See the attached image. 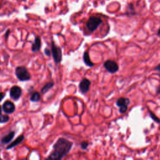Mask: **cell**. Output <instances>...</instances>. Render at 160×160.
Listing matches in <instances>:
<instances>
[{
	"instance_id": "obj_18",
	"label": "cell",
	"mask_w": 160,
	"mask_h": 160,
	"mask_svg": "<svg viewBox=\"0 0 160 160\" xmlns=\"http://www.w3.org/2000/svg\"><path fill=\"white\" fill-rule=\"evenodd\" d=\"M9 120V116L7 115L0 114V122H6Z\"/></svg>"
},
{
	"instance_id": "obj_22",
	"label": "cell",
	"mask_w": 160,
	"mask_h": 160,
	"mask_svg": "<svg viewBox=\"0 0 160 160\" xmlns=\"http://www.w3.org/2000/svg\"><path fill=\"white\" fill-rule=\"evenodd\" d=\"M5 96V94L4 92H0V101H2V99L4 98Z\"/></svg>"
},
{
	"instance_id": "obj_20",
	"label": "cell",
	"mask_w": 160,
	"mask_h": 160,
	"mask_svg": "<svg viewBox=\"0 0 160 160\" xmlns=\"http://www.w3.org/2000/svg\"><path fill=\"white\" fill-rule=\"evenodd\" d=\"M154 71H158V72H159L158 75H159V76L160 77V64H159L158 65H157V66L154 68Z\"/></svg>"
},
{
	"instance_id": "obj_23",
	"label": "cell",
	"mask_w": 160,
	"mask_h": 160,
	"mask_svg": "<svg viewBox=\"0 0 160 160\" xmlns=\"http://www.w3.org/2000/svg\"><path fill=\"white\" fill-rule=\"evenodd\" d=\"M156 93L158 94H160V85L158 87V88L156 89Z\"/></svg>"
},
{
	"instance_id": "obj_19",
	"label": "cell",
	"mask_w": 160,
	"mask_h": 160,
	"mask_svg": "<svg viewBox=\"0 0 160 160\" xmlns=\"http://www.w3.org/2000/svg\"><path fill=\"white\" fill-rule=\"evenodd\" d=\"M80 146H81V148L82 149L85 150V149H86L88 148V146H89V143H88L87 141H82V142L81 143Z\"/></svg>"
},
{
	"instance_id": "obj_21",
	"label": "cell",
	"mask_w": 160,
	"mask_h": 160,
	"mask_svg": "<svg viewBox=\"0 0 160 160\" xmlns=\"http://www.w3.org/2000/svg\"><path fill=\"white\" fill-rule=\"evenodd\" d=\"M44 52H45L46 55H47V56H50V54H51L50 50H49L48 49H45V50H44Z\"/></svg>"
},
{
	"instance_id": "obj_14",
	"label": "cell",
	"mask_w": 160,
	"mask_h": 160,
	"mask_svg": "<svg viewBox=\"0 0 160 160\" xmlns=\"http://www.w3.org/2000/svg\"><path fill=\"white\" fill-rule=\"evenodd\" d=\"M53 86H54V82H48V83L42 88V89H41V92H42V94L46 93V92L48 91H49Z\"/></svg>"
},
{
	"instance_id": "obj_6",
	"label": "cell",
	"mask_w": 160,
	"mask_h": 160,
	"mask_svg": "<svg viewBox=\"0 0 160 160\" xmlns=\"http://www.w3.org/2000/svg\"><path fill=\"white\" fill-rule=\"evenodd\" d=\"M104 68L110 73H115L119 70V66L118 63L111 59L106 60L104 62Z\"/></svg>"
},
{
	"instance_id": "obj_3",
	"label": "cell",
	"mask_w": 160,
	"mask_h": 160,
	"mask_svg": "<svg viewBox=\"0 0 160 160\" xmlns=\"http://www.w3.org/2000/svg\"><path fill=\"white\" fill-rule=\"evenodd\" d=\"M16 75L19 80L24 81L30 79L31 75L27 69L24 66H18L15 70Z\"/></svg>"
},
{
	"instance_id": "obj_13",
	"label": "cell",
	"mask_w": 160,
	"mask_h": 160,
	"mask_svg": "<svg viewBox=\"0 0 160 160\" xmlns=\"http://www.w3.org/2000/svg\"><path fill=\"white\" fill-rule=\"evenodd\" d=\"M24 139V136L23 135H21L19 136H18L16 139L15 141H14L12 142H11V144H10L8 147H7V149H11L12 148H13L14 146H17L18 144H19L22 140Z\"/></svg>"
},
{
	"instance_id": "obj_10",
	"label": "cell",
	"mask_w": 160,
	"mask_h": 160,
	"mask_svg": "<svg viewBox=\"0 0 160 160\" xmlns=\"http://www.w3.org/2000/svg\"><path fill=\"white\" fill-rule=\"evenodd\" d=\"M41 38L39 36H36L34 39V42L32 45L31 49L33 52H38L39 51L41 48Z\"/></svg>"
},
{
	"instance_id": "obj_2",
	"label": "cell",
	"mask_w": 160,
	"mask_h": 160,
	"mask_svg": "<svg viewBox=\"0 0 160 160\" xmlns=\"http://www.w3.org/2000/svg\"><path fill=\"white\" fill-rule=\"evenodd\" d=\"M102 22V21L99 17L91 16L86 22V26L89 31L93 32Z\"/></svg>"
},
{
	"instance_id": "obj_25",
	"label": "cell",
	"mask_w": 160,
	"mask_h": 160,
	"mask_svg": "<svg viewBox=\"0 0 160 160\" xmlns=\"http://www.w3.org/2000/svg\"><path fill=\"white\" fill-rule=\"evenodd\" d=\"M9 31H8L7 32H6V38L8 36V33H9Z\"/></svg>"
},
{
	"instance_id": "obj_7",
	"label": "cell",
	"mask_w": 160,
	"mask_h": 160,
	"mask_svg": "<svg viewBox=\"0 0 160 160\" xmlns=\"http://www.w3.org/2000/svg\"><path fill=\"white\" fill-rule=\"evenodd\" d=\"M91 86V81L87 78H83L79 85V90L81 93L86 94L89 90V88Z\"/></svg>"
},
{
	"instance_id": "obj_8",
	"label": "cell",
	"mask_w": 160,
	"mask_h": 160,
	"mask_svg": "<svg viewBox=\"0 0 160 160\" xmlns=\"http://www.w3.org/2000/svg\"><path fill=\"white\" fill-rule=\"evenodd\" d=\"M21 95V89L18 86H12L10 89V96L13 99H18Z\"/></svg>"
},
{
	"instance_id": "obj_4",
	"label": "cell",
	"mask_w": 160,
	"mask_h": 160,
	"mask_svg": "<svg viewBox=\"0 0 160 160\" xmlns=\"http://www.w3.org/2000/svg\"><path fill=\"white\" fill-rule=\"evenodd\" d=\"M51 53L54 59V61L56 64L61 62L62 60V51L61 49L57 46L54 42L52 40L51 41Z\"/></svg>"
},
{
	"instance_id": "obj_15",
	"label": "cell",
	"mask_w": 160,
	"mask_h": 160,
	"mask_svg": "<svg viewBox=\"0 0 160 160\" xmlns=\"http://www.w3.org/2000/svg\"><path fill=\"white\" fill-rule=\"evenodd\" d=\"M41 99V96L40 94L38 92H34L31 96V101H33V102H37L38 101H39Z\"/></svg>"
},
{
	"instance_id": "obj_17",
	"label": "cell",
	"mask_w": 160,
	"mask_h": 160,
	"mask_svg": "<svg viewBox=\"0 0 160 160\" xmlns=\"http://www.w3.org/2000/svg\"><path fill=\"white\" fill-rule=\"evenodd\" d=\"M148 111H149V115H150L151 118L152 119V120H153L154 121L156 122L157 123L160 124V119H159V118H158L157 116H156V115H155V114H154L153 112H152L150 109H148Z\"/></svg>"
},
{
	"instance_id": "obj_12",
	"label": "cell",
	"mask_w": 160,
	"mask_h": 160,
	"mask_svg": "<svg viewBox=\"0 0 160 160\" xmlns=\"http://www.w3.org/2000/svg\"><path fill=\"white\" fill-rule=\"evenodd\" d=\"M14 136V131H11L9 133H8L7 135H6L5 136H4L2 139H1V142L2 143H8L13 138Z\"/></svg>"
},
{
	"instance_id": "obj_5",
	"label": "cell",
	"mask_w": 160,
	"mask_h": 160,
	"mask_svg": "<svg viewBox=\"0 0 160 160\" xmlns=\"http://www.w3.org/2000/svg\"><path fill=\"white\" fill-rule=\"evenodd\" d=\"M130 103V100L129 98L121 97L116 101V106L119 108V112L123 114L126 112L128 110V106Z\"/></svg>"
},
{
	"instance_id": "obj_24",
	"label": "cell",
	"mask_w": 160,
	"mask_h": 160,
	"mask_svg": "<svg viewBox=\"0 0 160 160\" xmlns=\"http://www.w3.org/2000/svg\"><path fill=\"white\" fill-rule=\"evenodd\" d=\"M157 34H158V36H160V27H159V29H158V31Z\"/></svg>"
},
{
	"instance_id": "obj_16",
	"label": "cell",
	"mask_w": 160,
	"mask_h": 160,
	"mask_svg": "<svg viewBox=\"0 0 160 160\" xmlns=\"http://www.w3.org/2000/svg\"><path fill=\"white\" fill-rule=\"evenodd\" d=\"M135 14H136V12L134 11V8L133 4H129V6L128 7L127 14H128V16H133Z\"/></svg>"
},
{
	"instance_id": "obj_11",
	"label": "cell",
	"mask_w": 160,
	"mask_h": 160,
	"mask_svg": "<svg viewBox=\"0 0 160 160\" xmlns=\"http://www.w3.org/2000/svg\"><path fill=\"white\" fill-rule=\"evenodd\" d=\"M83 61L85 64L89 67H92L94 66V63L91 61L88 51H84L83 54Z\"/></svg>"
},
{
	"instance_id": "obj_27",
	"label": "cell",
	"mask_w": 160,
	"mask_h": 160,
	"mask_svg": "<svg viewBox=\"0 0 160 160\" xmlns=\"http://www.w3.org/2000/svg\"><path fill=\"white\" fill-rule=\"evenodd\" d=\"M0 160H2V159H1V158H0Z\"/></svg>"
},
{
	"instance_id": "obj_26",
	"label": "cell",
	"mask_w": 160,
	"mask_h": 160,
	"mask_svg": "<svg viewBox=\"0 0 160 160\" xmlns=\"http://www.w3.org/2000/svg\"><path fill=\"white\" fill-rule=\"evenodd\" d=\"M0 114H1V107L0 106Z\"/></svg>"
},
{
	"instance_id": "obj_1",
	"label": "cell",
	"mask_w": 160,
	"mask_h": 160,
	"mask_svg": "<svg viewBox=\"0 0 160 160\" xmlns=\"http://www.w3.org/2000/svg\"><path fill=\"white\" fill-rule=\"evenodd\" d=\"M73 142L68 139L60 138L53 146V151L45 160H62L72 148Z\"/></svg>"
},
{
	"instance_id": "obj_28",
	"label": "cell",
	"mask_w": 160,
	"mask_h": 160,
	"mask_svg": "<svg viewBox=\"0 0 160 160\" xmlns=\"http://www.w3.org/2000/svg\"><path fill=\"white\" fill-rule=\"evenodd\" d=\"M0 70H1V69H0Z\"/></svg>"
},
{
	"instance_id": "obj_9",
	"label": "cell",
	"mask_w": 160,
	"mask_h": 160,
	"mask_svg": "<svg viewBox=\"0 0 160 160\" xmlns=\"http://www.w3.org/2000/svg\"><path fill=\"white\" fill-rule=\"evenodd\" d=\"M2 109L6 113H12L15 110V106L11 101H6L2 105Z\"/></svg>"
}]
</instances>
